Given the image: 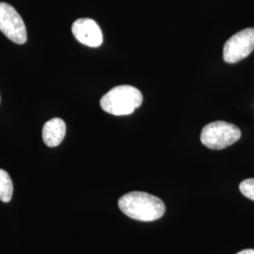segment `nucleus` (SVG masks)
<instances>
[{
  "label": "nucleus",
  "instance_id": "f257e3e1",
  "mask_svg": "<svg viewBox=\"0 0 254 254\" xmlns=\"http://www.w3.org/2000/svg\"><path fill=\"white\" fill-rule=\"evenodd\" d=\"M118 205L127 217L144 222L159 219L166 212L163 200L152 194L140 191L125 194L120 198Z\"/></svg>",
  "mask_w": 254,
  "mask_h": 254
},
{
  "label": "nucleus",
  "instance_id": "f03ea898",
  "mask_svg": "<svg viewBox=\"0 0 254 254\" xmlns=\"http://www.w3.org/2000/svg\"><path fill=\"white\" fill-rule=\"evenodd\" d=\"M143 102L142 93L130 85L116 86L100 100L102 109L115 116L132 114Z\"/></svg>",
  "mask_w": 254,
  "mask_h": 254
},
{
  "label": "nucleus",
  "instance_id": "7ed1b4c3",
  "mask_svg": "<svg viewBox=\"0 0 254 254\" xmlns=\"http://www.w3.org/2000/svg\"><path fill=\"white\" fill-rule=\"evenodd\" d=\"M241 137L238 127L223 121L210 123L202 128L200 141L203 145L212 150H222L231 146Z\"/></svg>",
  "mask_w": 254,
  "mask_h": 254
},
{
  "label": "nucleus",
  "instance_id": "20e7f679",
  "mask_svg": "<svg viewBox=\"0 0 254 254\" xmlns=\"http://www.w3.org/2000/svg\"><path fill=\"white\" fill-rule=\"evenodd\" d=\"M0 31L11 42L24 45L27 40L26 25L11 5L0 2Z\"/></svg>",
  "mask_w": 254,
  "mask_h": 254
},
{
  "label": "nucleus",
  "instance_id": "39448f33",
  "mask_svg": "<svg viewBox=\"0 0 254 254\" xmlns=\"http://www.w3.org/2000/svg\"><path fill=\"white\" fill-rule=\"evenodd\" d=\"M254 50V28L249 27L231 37L223 47V60L230 64L246 59Z\"/></svg>",
  "mask_w": 254,
  "mask_h": 254
},
{
  "label": "nucleus",
  "instance_id": "423d86ee",
  "mask_svg": "<svg viewBox=\"0 0 254 254\" xmlns=\"http://www.w3.org/2000/svg\"><path fill=\"white\" fill-rule=\"evenodd\" d=\"M72 31L74 38L85 46L98 47L103 43L100 27L92 19H77L72 26Z\"/></svg>",
  "mask_w": 254,
  "mask_h": 254
},
{
  "label": "nucleus",
  "instance_id": "0eeeda50",
  "mask_svg": "<svg viewBox=\"0 0 254 254\" xmlns=\"http://www.w3.org/2000/svg\"><path fill=\"white\" fill-rule=\"evenodd\" d=\"M66 134V125L64 120L54 118L46 122L43 128V139L48 147L60 145Z\"/></svg>",
  "mask_w": 254,
  "mask_h": 254
},
{
  "label": "nucleus",
  "instance_id": "6e6552de",
  "mask_svg": "<svg viewBox=\"0 0 254 254\" xmlns=\"http://www.w3.org/2000/svg\"><path fill=\"white\" fill-rule=\"evenodd\" d=\"M13 185L9 173L0 169V200L3 202H9L12 198Z\"/></svg>",
  "mask_w": 254,
  "mask_h": 254
},
{
  "label": "nucleus",
  "instance_id": "1a4fd4ad",
  "mask_svg": "<svg viewBox=\"0 0 254 254\" xmlns=\"http://www.w3.org/2000/svg\"><path fill=\"white\" fill-rule=\"evenodd\" d=\"M241 193L250 200H254V178L246 179L239 185Z\"/></svg>",
  "mask_w": 254,
  "mask_h": 254
},
{
  "label": "nucleus",
  "instance_id": "9d476101",
  "mask_svg": "<svg viewBox=\"0 0 254 254\" xmlns=\"http://www.w3.org/2000/svg\"><path fill=\"white\" fill-rule=\"evenodd\" d=\"M254 254V250H253V249H248V250L241 251V252H239L238 254Z\"/></svg>",
  "mask_w": 254,
  "mask_h": 254
}]
</instances>
